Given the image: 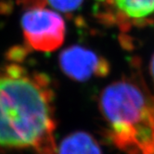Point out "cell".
<instances>
[{"label": "cell", "instance_id": "7a4b0ae2", "mask_svg": "<svg viewBox=\"0 0 154 154\" xmlns=\"http://www.w3.org/2000/svg\"><path fill=\"white\" fill-rule=\"evenodd\" d=\"M100 106L117 148L140 154L154 143V96L141 81L123 78L109 85Z\"/></svg>", "mask_w": 154, "mask_h": 154}, {"label": "cell", "instance_id": "6da1fadb", "mask_svg": "<svg viewBox=\"0 0 154 154\" xmlns=\"http://www.w3.org/2000/svg\"><path fill=\"white\" fill-rule=\"evenodd\" d=\"M55 127L48 77L16 64L0 72V147L55 154Z\"/></svg>", "mask_w": 154, "mask_h": 154}, {"label": "cell", "instance_id": "8992f818", "mask_svg": "<svg viewBox=\"0 0 154 154\" xmlns=\"http://www.w3.org/2000/svg\"><path fill=\"white\" fill-rule=\"evenodd\" d=\"M126 19L142 20L154 13V0H113Z\"/></svg>", "mask_w": 154, "mask_h": 154}, {"label": "cell", "instance_id": "30bf717a", "mask_svg": "<svg viewBox=\"0 0 154 154\" xmlns=\"http://www.w3.org/2000/svg\"><path fill=\"white\" fill-rule=\"evenodd\" d=\"M140 154H154V143L152 145H150L147 149H145L144 151H142Z\"/></svg>", "mask_w": 154, "mask_h": 154}, {"label": "cell", "instance_id": "8fae6325", "mask_svg": "<svg viewBox=\"0 0 154 154\" xmlns=\"http://www.w3.org/2000/svg\"><path fill=\"white\" fill-rule=\"evenodd\" d=\"M150 73H151V76H152V78L154 80V55H153V57L151 59V61H150Z\"/></svg>", "mask_w": 154, "mask_h": 154}, {"label": "cell", "instance_id": "277c9868", "mask_svg": "<svg viewBox=\"0 0 154 154\" xmlns=\"http://www.w3.org/2000/svg\"><path fill=\"white\" fill-rule=\"evenodd\" d=\"M62 72L74 81H86L92 77H103L109 72V62L94 51L81 46L64 49L59 58Z\"/></svg>", "mask_w": 154, "mask_h": 154}, {"label": "cell", "instance_id": "52a82bcc", "mask_svg": "<svg viewBox=\"0 0 154 154\" xmlns=\"http://www.w3.org/2000/svg\"><path fill=\"white\" fill-rule=\"evenodd\" d=\"M47 1L55 9H58L61 12L69 13L78 8L84 0H47Z\"/></svg>", "mask_w": 154, "mask_h": 154}, {"label": "cell", "instance_id": "3957f363", "mask_svg": "<svg viewBox=\"0 0 154 154\" xmlns=\"http://www.w3.org/2000/svg\"><path fill=\"white\" fill-rule=\"evenodd\" d=\"M21 28L26 44L36 51L52 52L65 39L64 20L57 12L44 8H29L21 17Z\"/></svg>", "mask_w": 154, "mask_h": 154}, {"label": "cell", "instance_id": "ba28073f", "mask_svg": "<svg viewBox=\"0 0 154 154\" xmlns=\"http://www.w3.org/2000/svg\"><path fill=\"white\" fill-rule=\"evenodd\" d=\"M25 48L23 47H14L8 52V56L9 60H19L25 55Z\"/></svg>", "mask_w": 154, "mask_h": 154}, {"label": "cell", "instance_id": "9c48e42d", "mask_svg": "<svg viewBox=\"0 0 154 154\" xmlns=\"http://www.w3.org/2000/svg\"><path fill=\"white\" fill-rule=\"evenodd\" d=\"M12 7L10 1H0V14H9L12 11Z\"/></svg>", "mask_w": 154, "mask_h": 154}, {"label": "cell", "instance_id": "5b68a950", "mask_svg": "<svg viewBox=\"0 0 154 154\" xmlns=\"http://www.w3.org/2000/svg\"><path fill=\"white\" fill-rule=\"evenodd\" d=\"M57 154H102V151L90 134L75 132L62 139Z\"/></svg>", "mask_w": 154, "mask_h": 154}]
</instances>
